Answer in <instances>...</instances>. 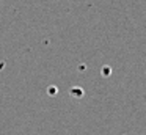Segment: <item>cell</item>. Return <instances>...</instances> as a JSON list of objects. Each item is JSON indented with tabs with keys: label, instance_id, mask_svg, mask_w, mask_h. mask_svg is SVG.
<instances>
[]
</instances>
